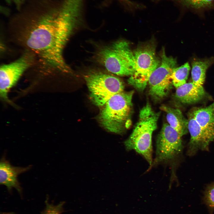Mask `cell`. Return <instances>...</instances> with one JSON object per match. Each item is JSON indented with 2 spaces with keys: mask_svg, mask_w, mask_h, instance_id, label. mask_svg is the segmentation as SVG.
<instances>
[{
  "mask_svg": "<svg viewBox=\"0 0 214 214\" xmlns=\"http://www.w3.org/2000/svg\"><path fill=\"white\" fill-rule=\"evenodd\" d=\"M70 13L61 7L16 26L9 31L12 42L33 53L36 64L47 72L65 71L66 66L62 51L74 20Z\"/></svg>",
  "mask_w": 214,
  "mask_h": 214,
  "instance_id": "cell-1",
  "label": "cell"
},
{
  "mask_svg": "<svg viewBox=\"0 0 214 214\" xmlns=\"http://www.w3.org/2000/svg\"><path fill=\"white\" fill-rule=\"evenodd\" d=\"M160 113L155 112L148 102L140 110L139 119L131 134L125 141L128 150H134L152 164V134L157 128Z\"/></svg>",
  "mask_w": 214,
  "mask_h": 214,
  "instance_id": "cell-2",
  "label": "cell"
},
{
  "mask_svg": "<svg viewBox=\"0 0 214 214\" xmlns=\"http://www.w3.org/2000/svg\"><path fill=\"white\" fill-rule=\"evenodd\" d=\"M133 91L113 96L106 102L99 117L101 125L111 132L123 133L130 124Z\"/></svg>",
  "mask_w": 214,
  "mask_h": 214,
  "instance_id": "cell-3",
  "label": "cell"
},
{
  "mask_svg": "<svg viewBox=\"0 0 214 214\" xmlns=\"http://www.w3.org/2000/svg\"><path fill=\"white\" fill-rule=\"evenodd\" d=\"M100 62L110 72L117 75H132L135 70L133 52L129 43L118 41L101 49L98 54Z\"/></svg>",
  "mask_w": 214,
  "mask_h": 214,
  "instance_id": "cell-4",
  "label": "cell"
},
{
  "mask_svg": "<svg viewBox=\"0 0 214 214\" xmlns=\"http://www.w3.org/2000/svg\"><path fill=\"white\" fill-rule=\"evenodd\" d=\"M133 53L135 70L128 82L137 90L141 92L145 88L150 75L160 65L161 62L156 56L155 45L152 42L139 45Z\"/></svg>",
  "mask_w": 214,
  "mask_h": 214,
  "instance_id": "cell-5",
  "label": "cell"
},
{
  "mask_svg": "<svg viewBox=\"0 0 214 214\" xmlns=\"http://www.w3.org/2000/svg\"><path fill=\"white\" fill-rule=\"evenodd\" d=\"M36 62L35 55L25 50L17 59L9 64H3L0 68V97L2 101L16 107L9 98L10 89L17 83L24 73L34 66Z\"/></svg>",
  "mask_w": 214,
  "mask_h": 214,
  "instance_id": "cell-6",
  "label": "cell"
},
{
  "mask_svg": "<svg viewBox=\"0 0 214 214\" xmlns=\"http://www.w3.org/2000/svg\"><path fill=\"white\" fill-rule=\"evenodd\" d=\"M90 97L96 105L104 106L114 95L124 91L123 82L113 75L100 72H93L85 76Z\"/></svg>",
  "mask_w": 214,
  "mask_h": 214,
  "instance_id": "cell-7",
  "label": "cell"
},
{
  "mask_svg": "<svg viewBox=\"0 0 214 214\" xmlns=\"http://www.w3.org/2000/svg\"><path fill=\"white\" fill-rule=\"evenodd\" d=\"M160 65L153 71L149 81V93L152 98L158 101L165 97L172 88L171 76L177 62L172 56L166 55L164 48L161 55Z\"/></svg>",
  "mask_w": 214,
  "mask_h": 214,
  "instance_id": "cell-8",
  "label": "cell"
},
{
  "mask_svg": "<svg viewBox=\"0 0 214 214\" xmlns=\"http://www.w3.org/2000/svg\"><path fill=\"white\" fill-rule=\"evenodd\" d=\"M181 137L168 123L164 124L157 139L155 163L171 160L179 155L182 148Z\"/></svg>",
  "mask_w": 214,
  "mask_h": 214,
  "instance_id": "cell-9",
  "label": "cell"
},
{
  "mask_svg": "<svg viewBox=\"0 0 214 214\" xmlns=\"http://www.w3.org/2000/svg\"><path fill=\"white\" fill-rule=\"evenodd\" d=\"M188 120V130L191 135L188 154L194 155L199 150H208L209 144L214 140V134L201 127L191 113Z\"/></svg>",
  "mask_w": 214,
  "mask_h": 214,
  "instance_id": "cell-10",
  "label": "cell"
},
{
  "mask_svg": "<svg viewBox=\"0 0 214 214\" xmlns=\"http://www.w3.org/2000/svg\"><path fill=\"white\" fill-rule=\"evenodd\" d=\"M31 167V166L26 167L13 166L5 158H2L0 163V184L6 186L10 191L14 188L21 193L22 189L18 177L20 174L28 171Z\"/></svg>",
  "mask_w": 214,
  "mask_h": 214,
  "instance_id": "cell-11",
  "label": "cell"
},
{
  "mask_svg": "<svg viewBox=\"0 0 214 214\" xmlns=\"http://www.w3.org/2000/svg\"><path fill=\"white\" fill-rule=\"evenodd\" d=\"M205 95L203 86L196 85L192 82L186 83L177 88L174 97L181 103L191 104L199 102Z\"/></svg>",
  "mask_w": 214,
  "mask_h": 214,
  "instance_id": "cell-12",
  "label": "cell"
},
{
  "mask_svg": "<svg viewBox=\"0 0 214 214\" xmlns=\"http://www.w3.org/2000/svg\"><path fill=\"white\" fill-rule=\"evenodd\" d=\"M160 108L166 113L168 124L181 137L188 133V120L184 117L179 109L165 105L162 106Z\"/></svg>",
  "mask_w": 214,
  "mask_h": 214,
  "instance_id": "cell-13",
  "label": "cell"
},
{
  "mask_svg": "<svg viewBox=\"0 0 214 214\" xmlns=\"http://www.w3.org/2000/svg\"><path fill=\"white\" fill-rule=\"evenodd\" d=\"M191 113L201 127L214 134V102L206 107L195 108Z\"/></svg>",
  "mask_w": 214,
  "mask_h": 214,
  "instance_id": "cell-14",
  "label": "cell"
},
{
  "mask_svg": "<svg viewBox=\"0 0 214 214\" xmlns=\"http://www.w3.org/2000/svg\"><path fill=\"white\" fill-rule=\"evenodd\" d=\"M210 64L209 61H196L192 64L191 77L192 82L198 86H202L204 83L206 72Z\"/></svg>",
  "mask_w": 214,
  "mask_h": 214,
  "instance_id": "cell-15",
  "label": "cell"
},
{
  "mask_svg": "<svg viewBox=\"0 0 214 214\" xmlns=\"http://www.w3.org/2000/svg\"><path fill=\"white\" fill-rule=\"evenodd\" d=\"M188 10L202 12L214 8V0H178Z\"/></svg>",
  "mask_w": 214,
  "mask_h": 214,
  "instance_id": "cell-16",
  "label": "cell"
},
{
  "mask_svg": "<svg viewBox=\"0 0 214 214\" xmlns=\"http://www.w3.org/2000/svg\"><path fill=\"white\" fill-rule=\"evenodd\" d=\"M190 69L189 64L187 62L173 69L171 78L173 85L176 88L186 83Z\"/></svg>",
  "mask_w": 214,
  "mask_h": 214,
  "instance_id": "cell-17",
  "label": "cell"
},
{
  "mask_svg": "<svg viewBox=\"0 0 214 214\" xmlns=\"http://www.w3.org/2000/svg\"><path fill=\"white\" fill-rule=\"evenodd\" d=\"M204 201L210 214H212L214 210V182L206 188L204 192Z\"/></svg>",
  "mask_w": 214,
  "mask_h": 214,
  "instance_id": "cell-18",
  "label": "cell"
},
{
  "mask_svg": "<svg viewBox=\"0 0 214 214\" xmlns=\"http://www.w3.org/2000/svg\"><path fill=\"white\" fill-rule=\"evenodd\" d=\"M63 203L54 205L46 202V207L42 214H60L62 212Z\"/></svg>",
  "mask_w": 214,
  "mask_h": 214,
  "instance_id": "cell-19",
  "label": "cell"
},
{
  "mask_svg": "<svg viewBox=\"0 0 214 214\" xmlns=\"http://www.w3.org/2000/svg\"><path fill=\"white\" fill-rule=\"evenodd\" d=\"M7 1H9L10 0H7Z\"/></svg>",
  "mask_w": 214,
  "mask_h": 214,
  "instance_id": "cell-20",
  "label": "cell"
},
{
  "mask_svg": "<svg viewBox=\"0 0 214 214\" xmlns=\"http://www.w3.org/2000/svg\"><path fill=\"white\" fill-rule=\"evenodd\" d=\"M124 0V1L125 0V1H127V0Z\"/></svg>",
  "mask_w": 214,
  "mask_h": 214,
  "instance_id": "cell-21",
  "label": "cell"
}]
</instances>
